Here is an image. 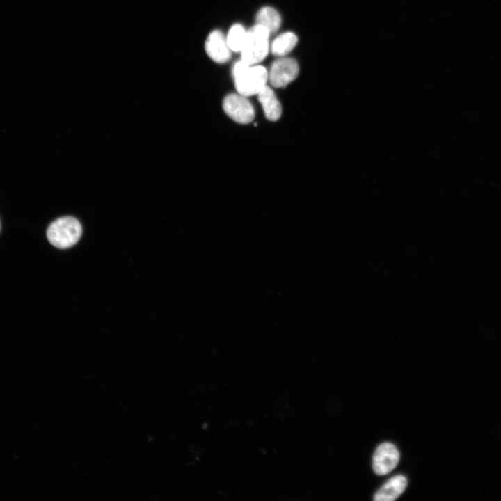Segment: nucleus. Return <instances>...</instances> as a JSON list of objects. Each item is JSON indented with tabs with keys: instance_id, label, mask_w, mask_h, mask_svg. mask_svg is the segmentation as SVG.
<instances>
[{
	"instance_id": "7",
	"label": "nucleus",
	"mask_w": 501,
	"mask_h": 501,
	"mask_svg": "<svg viewBox=\"0 0 501 501\" xmlns=\"http://www.w3.org/2000/svg\"><path fill=\"white\" fill-rule=\"evenodd\" d=\"M207 55L215 62L223 63L230 58V49L226 38L218 30L212 31L205 42Z\"/></svg>"
},
{
	"instance_id": "4",
	"label": "nucleus",
	"mask_w": 501,
	"mask_h": 501,
	"mask_svg": "<svg viewBox=\"0 0 501 501\" xmlns=\"http://www.w3.org/2000/svg\"><path fill=\"white\" fill-rule=\"evenodd\" d=\"M223 108L232 120L240 124L250 123L255 117L254 109L247 97L239 93L228 95L223 100Z\"/></svg>"
},
{
	"instance_id": "9",
	"label": "nucleus",
	"mask_w": 501,
	"mask_h": 501,
	"mask_svg": "<svg viewBox=\"0 0 501 501\" xmlns=\"http://www.w3.org/2000/svg\"><path fill=\"white\" fill-rule=\"evenodd\" d=\"M257 97L266 118L270 121L278 120L281 116L282 108L273 90L266 85L257 93Z\"/></svg>"
},
{
	"instance_id": "12",
	"label": "nucleus",
	"mask_w": 501,
	"mask_h": 501,
	"mask_svg": "<svg viewBox=\"0 0 501 501\" xmlns=\"http://www.w3.org/2000/svg\"><path fill=\"white\" fill-rule=\"evenodd\" d=\"M246 31L239 24H234L229 30L226 38L230 50L239 52L245 41Z\"/></svg>"
},
{
	"instance_id": "11",
	"label": "nucleus",
	"mask_w": 501,
	"mask_h": 501,
	"mask_svg": "<svg viewBox=\"0 0 501 501\" xmlns=\"http://www.w3.org/2000/svg\"><path fill=\"white\" fill-rule=\"evenodd\" d=\"M297 41V37L294 33H283L273 41L271 45V52L276 56H285L294 49Z\"/></svg>"
},
{
	"instance_id": "10",
	"label": "nucleus",
	"mask_w": 501,
	"mask_h": 501,
	"mask_svg": "<svg viewBox=\"0 0 501 501\" xmlns=\"http://www.w3.org/2000/svg\"><path fill=\"white\" fill-rule=\"evenodd\" d=\"M256 24L265 27L270 34L276 32L281 24L280 14L274 8L265 6L256 15Z\"/></svg>"
},
{
	"instance_id": "2",
	"label": "nucleus",
	"mask_w": 501,
	"mask_h": 501,
	"mask_svg": "<svg viewBox=\"0 0 501 501\" xmlns=\"http://www.w3.org/2000/svg\"><path fill=\"white\" fill-rule=\"evenodd\" d=\"M82 228L75 218L65 216L53 221L47 230L48 241L58 248H67L80 239Z\"/></svg>"
},
{
	"instance_id": "13",
	"label": "nucleus",
	"mask_w": 501,
	"mask_h": 501,
	"mask_svg": "<svg viewBox=\"0 0 501 501\" xmlns=\"http://www.w3.org/2000/svg\"><path fill=\"white\" fill-rule=\"evenodd\" d=\"M0 228H1V224H0Z\"/></svg>"
},
{
	"instance_id": "8",
	"label": "nucleus",
	"mask_w": 501,
	"mask_h": 501,
	"mask_svg": "<svg viewBox=\"0 0 501 501\" xmlns=\"http://www.w3.org/2000/svg\"><path fill=\"white\" fill-rule=\"evenodd\" d=\"M407 486L406 478L398 475L388 479L375 493L376 501H392L404 491Z\"/></svg>"
},
{
	"instance_id": "3",
	"label": "nucleus",
	"mask_w": 501,
	"mask_h": 501,
	"mask_svg": "<svg viewBox=\"0 0 501 501\" xmlns=\"http://www.w3.org/2000/svg\"><path fill=\"white\" fill-rule=\"evenodd\" d=\"M269 35L265 27L257 24L247 31L240 51L241 61L250 65L262 61L269 51Z\"/></svg>"
},
{
	"instance_id": "1",
	"label": "nucleus",
	"mask_w": 501,
	"mask_h": 501,
	"mask_svg": "<svg viewBox=\"0 0 501 501\" xmlns=\"http://www.w3.org/2000/svg\"><path fill=\"white\" fill-rule=\"evenodd\" d=\"M232 73L237 93L246 97L257 95L269 79L265 67L250 65L241 60L234 64Z\"/></svg>"
},
{
	"instance_id": "6",
	"label": "nucleus",
	"mask_w": 501,
	"mask_h": 501,
	"mask_svg": "<svg viewBox=\"0 0 501 501\" xmlns=\"http://www.w3.org/2000/svg\"><path fill=\"white\" fill-rule=\"evenodd\" d=\"M399 460V453L392 443H384L376 449L372 459V467L378 475H383L392 471Z\"/></svg>"
},
{
	"instance_id": "5",
	"label": "nucleus",
	"mask_w": 501,
	"mask_h": 501,
	"mask_svg": "<svg viewBox=\"0 0 501 501\" xmlns=\"http://www.w3.org/2000/svg\"><path fill=\"white\" fill-rule=\"evenodd\" d=\"M299 72V65L294 59L281 58L271 65L269 80L276 88L285 87L297 77Z\"/></svg>"
}]
</instances>
